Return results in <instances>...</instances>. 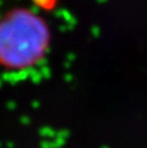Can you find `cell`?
<instances>
[{
  "label": "cell",
  "instance_id": "1",
  "mask_svg": "<svg viewBox=\"0 0 147 148\" xmlns=\"http://www.w3.org/2000/svg\"><path fill=\"white\" fill-rule=\"evenodd\" d=\"M50 29L30 9L14 8L0 18V65L24 69L37 64L50 45Z\"/></svg>",
  "mask_w": 147,
  "mask_h": 148
}]
</instances>
